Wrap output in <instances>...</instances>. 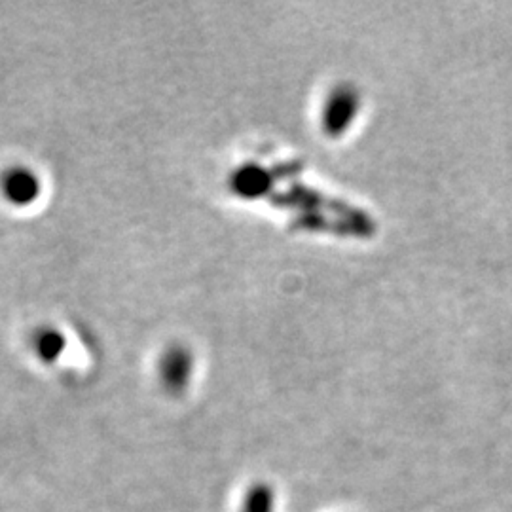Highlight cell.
<instances>
[{"mask_svg": "<svg viewBox=\"0 0 512 512\" xmlns=\"http://www.w3.org/2000/svg\"><path fill=\"white\" fill-rule=\"evenodd\" d=\"M37 188V181L27 171H16L4 181V192L12 202L29 203L35 200Z\"/></svg>", "mask_w": 512, "mask_h": 512, "instance_id": "cell-1", "label": "cell"}, {"mask_svg": "<svg viewBox=\"0 0 512 512\" xmlns=\"http://www.w3.org/2000/svg\"><path fill=\"white\" fill-rule=\"evenodd\" d=\"M241 512H275V494L270 484L256 482L243 497Z\"/></svg>", "mask_w": 512, "mask_h": 512, "instance_id": "cell-2", "label": "cell"}]
</instances>
